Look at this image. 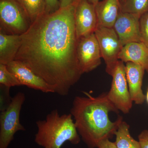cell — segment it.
I'll list each match as a JSON object with an SVG mask.
<instances>
[{"label":"cell","mask_w":148,"mask_h":148,"mask_svg":"<svg viewBox=\"0 0 148 148\" xmlns=\"http://www.w3.org/2000/svg\"><path fill=\"white\" fill-rule=\"evenodd\" d=\"M75 11V1L36 19L21 35L14 59L26 65L61 96L69 94L83 74L77 56Z\"/></svg>","instance_id":"obj_1"},{"label":"cell","mask_w":148,"mask_h":148,"mask_svg":"<svg viewBox=\"0 0 148 148\" xmlns=\"http://www.w3.org/2000/svg\"><path fill=\"white\" fill-rule=\"evenodd\" d=\"M85 96L74 98L71 114L79 134L88 147H98L103 140L115 135L123 121L119 116L114 121L109 118L110 112L119 113V110L109 100L107 92L94 97L83 92Z\"/></svg>","instance_id":"obj_2"},{"label":"cell","mask_w":148,"mask_h":148,"mask_svg":"<svg viewBox=\"0 0 148 148\" xmlns=\"http://www.w3.org/2000/svg\"><path fill=\"white\" fill-rule=\"evenodd\" d=\"M38 131L35 143L43 148H61L65 143L77 145L81 141L73 116L71 113L60 115L53 110L45 120L36 122Z\"/></svg>","instance_id":"obj_3"},{"label":"cell","mask_w":148,"mask_h":148,"mask_svg":"<svg viewBox=\"0 0 148 148\" xmlns=\"http://www.w3.org/2000/svg\"><path fill=\"white\" fill-rule=\"evenodd\" d=\"M32 24L27 12L16 0H0V32L21 35Z\"/></svg>","instance_id":"obj_4"},{"label":"cell","mask_w":148,"mask_h":148,"mask_svg":"<svg viewBox=\"0 0 148 148\" xmlns=\"http://www.w3.org/2000/svg\"><path fill=\"white\" fill-rule=\"evenodd\" d=\"M26 97L19 92L12 98L8 107L0 114V148H8L18 131H25L20 122V114Z\"/></svg>","instance_id":"obj_5"},{"label":"cell","mask_w":148,"mask_h":148,"mask_svg":"<svg viewBox=\"0 0 148 148\" xmlns=\"http://www.w3.org/2000/svg\"><path fill=\"white\" fill-rule=\"evenodd\" d=\"M94 33L101 56L106 63V71L111 76L119 60V56L123 46L113 28L97 27Z\"/></svg>","instance_id":"obj_6"},{"label":"cell","mask_w":148,"mask_h":148,"mask_svg":"<svg viewBox=\"0 0 148 148\" xmlns=\"http://www.w3.org/2000/svg\"><path fill=\"white\" fill-rule=\"evenodd\" d=\"M111 76L112 77L110 89L107 92L110 101L123 113H128L132 108L125 74V65L119 60Z\"/></svg>","instance_id":"obj_7"},{"label":"cell","mask_w":148,"mask_h":148,"mask_svg":"<svg viewBox=\"0 0 148 148\" xmlns=\"http://www.w3.org/2000/svg\"><path fill=\"white\" fill-rule=\"evenodd\" d=\"M77 56L82 74L89 73L101 65V50L94 32L78 38Z\"/></svg>","instance_id":"obj_8"},{"label":"cell","mask_w":148,"mask_h":148,"mask_svg":"<svg viewBox=\"0 0 148 148\" xmlns=\"http://www.w3.org/2000/svg\"><path fill=\"white\" fill-rule=\"evenodd\" d=\"M75 23L78 38L95 32L98 26L95 5L87 0H75Z\"/></svg>","instance_id":"obj_9"},{"label":"cell","mask_w":148,"mask_h":148,"mask_svg":"<svg viewBox=\"0 0 148 148\" xmlns=\"http://www.w3.org/2000/svg\"><path fill=\"white\" fill-rule=\"evenodd\" d=\"M140 17L136 14L121 11L113 28L116 32L123 46L130 43L141 42Z\"/></svg>","instance_id":"obj_10"},{"label":"cell","mask_w":148,"mask_h":148,"mask_svg":"<svg viewBox=\"0 0 148 148\" xmlns=\"http://www.w3.org/2000/svg\"><path fill=\"white\" fill-rule=\"evenodd\" d=\"M6 66L9 71L17 77L21 86L25 85L45 93H55L52 86L22 62L14 60Z\"/></svg>","instance_id":"obj_11"},{"label":"cell","mask_w":148,"mask_h":148,"mask_svg":"<svg viewBox=\"0 0 148 148\" xmlns=\"http://www.w3.org/2000/svg\"><path fill=\"white\" fill-rule=\"evenodd\" d=\"M125 74L130 98L137 105H142L146 100V95L142 90L145 69L132 62L125 63Z\"/></svg>","instance_id":"obj_12"},{"label":"cell","mask_w":148,"mask_h":148,"mask_svg":"<svg viewBox=\"0 0 148 148\" xmlns=\"http://www.w3.org/2000/svg\"><path fill=\"white\" fill-rule=\"evenodd\" d=\"M95 7L97 27L113 28L121 11L119 0H102Z\"/></svg>","instance_id":"obj_13"},{"label":"cell","mask_w":148,"mask_h":148,"mask_svg":"<svg viewBox=\"0 0 148 148\" xmlns=\"http://www.w3.org/2000/svg\"><path fill=\"white\" fill-rule=\"evenodd\" d=\"M119 58L123 63L130 62L140 65L148 73V47L143 43L132 42L124 46Z\"/></svg>","instance_id":"obj_14"},{"label":"cell","mask_w":148,"mask_h":148,"mask_svg":"<svg viewBox=\"0 0 148 148\" xmlns=\"http://www.w3.org/2000/svg\"><path fill=\"white\" fill-rule=\"evenodd\" d=\"M21 43V35L0 32V64L6 65L14 60Z\"/></svg>","instance_id":"obj_15"},{"label":"cell","mask_w":148,"mask_h":148,"mask_svg":"<svg viewBox=\"0 0 148 148\" xmlns=\"http://www.w3.org/2000/svg\"><path fill=\"white\" fill-rule=\"evenodd\" d=\"M129 128V125L123 121L115 134L114 143L117 148H141L139 141L130 135Z\"/></svg>","instance_id":"obj_16"},{"label":"cell","mask_w":148,"mask_h":148,"mask_svg":"<svg viewBox=\"0 0 148 148\" xmlns=\"http://www.w3.org/2000/svg\"><path fill=\"white\" fill-rule=\"evenodd\" d=\"M23 8L32 23L45 14V0H16Z\"/></svg>","instance_id":"obj_17"},{"label":"cell","mask_w":148,"mask_h":148,"mask_svg":"<svg viewBox=\"0 0 148 148\" xmlns=\"http://www.w3.org/2000/svg\"><path fill=\"white\" fill-rule=\"evenodd\" d=\"M121 9L122 12L141 16L148 12V0H124Z\"/></svg>","instance_id":"obj_18"},{"label":"cell","mask_w":148,"mask_h":148,"mask_svg":"<svg viewBox=\"0 0 148 148\" xmlns=\"http://www.w3.org/2000/svg\"><path fill=\"white\" fill-rule=\"evenodd\" d=\"M0 84L9 88L21 85L15 75L9 71L6 65L1 64H0Z\"/></svg>","instance_id":"obj_19"},{"label":"cell","mask_w":148,"mask_h":148,"mask_svg":"<svg viewBox=\"0 0 148 148\" xmlns=\"http://www.w3.org/2000/svg\"><path fill=\"white\" fill-rule=\"evenodd\" d=\"M140 26L141 42L148 47V12L140 17Z\"/></svg>","instance_id":"obj_20"},{"label":"cell","mask_w":148,"mask_h":148,"mask_svg":"<svg viewBox=\"0 0 148 148\" xmlns=\"http://www.w3.org/2000/svg\"><path fill=\"white\" fill-rule=\"evenodd\" d=\"M10 88L1 85V112L6 109L11 101L12 98L10 99Z\"/></svg>","instance_id":"obj_21"},{"label":"cell","mask_w":148,"mask_h":148,"mask_svg":"<svg viewBox=\"0 0 148 148\" xmlns=\"http://www.w3.org/2000/svg\"><path fill=\"white\" fill-rule=\"evenodd\" d=\"M45 14H51L55 12L60 9V2L58 0H45Z\"/></svg>","instance_id":"obj_22"},{"label":"cell","mask_w":148,"mask_h":148,"mask_svg":"<svg viewBox=\"0 0 148 148\" xmlns=\"http://www.w3.org/2000/svg\"><path fill=\"white\" fill-rule=\"evenodd\" d=\"M138 141L141 148H148V130H144L138 135Z\"/></svg>","instance_id":"obj_23"},{"label":"cell","mask_w":148,"mask_h":148,"mask_svg":"<svg viewBox=\"0 0 148 148\" xmlns=\"http://www.w3.org/2000/svg\"><path fill=\"white\" fill-rule=\"evenodd\" d=\"M98 148H117L114 143L111 142L110 139L103 140L98 145Z\"/></svg>","instance_id":"obj_24"},{"label":"cell","mask_w":148,"mask_h":148,"mask_svg":"<svg viewBox=\"0 0 148 148\" xmlns=\"http://www.w3.org/2000/svg\"><path fill=\"white\" fill-rule=\"evenodd\" d=\"M60 8L67 7L73 4L75 0H59Z\"/></svg>","instance_id":"obj_25"},{"label":"cell","mask_w":148,"mask_h":148,"mask_svg":"<svg viewBox=\"0 0 148 148\" xmlns=\"http://www.w3.org/2000/svg\"><path fill=\"white\" fill-rule=\"evenodd\" d=\"M87 1H88L89 2L95 5L98 2L100 1V0H87Z\"/></svg>","instance_id":"obj_26"},{"label":"cell","mask_w":148,"mask_h":148,"mask_svg":"<svg viewBox=\"0 0 148 148\" xmlns=\"http://www.w3.org/2000/svg\"><path fill=\"white\" fill-rule=\"evenodd\" d=\"M146 100L148 104V88L147 91V94L146 95Z\"/></svg>","instance_id":"obj_27"},{"label":"cell","mask_w":148,"mask_h":148,"mask_svg":"<svg viewBox=\"0 0 148 148\" xmlns=\"http://www.w3.org/2000/svg\"><path fill=\"white\" fill-rule=\"evenodd\" d=\"M120 2V4H121L122 3H123V1H124V0H119Z\"/></svg>","instance_id":"obj_28"}]
</instances>
